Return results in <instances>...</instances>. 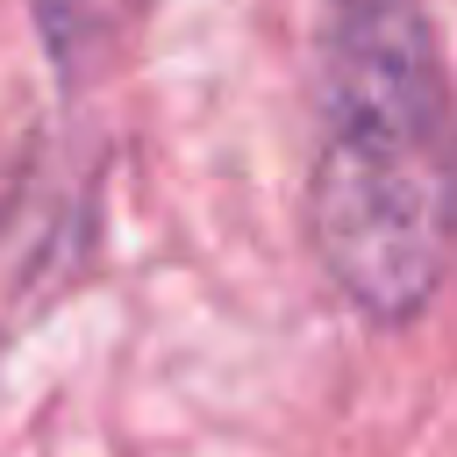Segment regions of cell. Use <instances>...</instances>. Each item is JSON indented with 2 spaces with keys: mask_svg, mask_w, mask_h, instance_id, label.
<instances>
[{
  "mask_svg": "<svg viewBox=\"0 0 457 457\" xmlns=\"http://www.w3.org/2000/svg\"><path fill=\"white\" fill-rule=\"evenodd\" d=\"M307 243L371 321H414L457 250V100L421 0H328Z\"/></svg>",
  "mask_w": 457,
  "mask_h": 457,
  "instance_id": "1",
  "label": "cell"
},
{
  "mask_svg": "<svg viewBox=\"0 0 457 457\" xmlns=\"http://www.w3.org/2000/svg\"><path fill=\"white\" fill-rule=\"evenodd\" d=\"M150 7L157 0H29V14L43 29V50L64 79H93L100 64H114Z\"/></svg>",
  "mask_w": 457,
  "mask_h": 457,
  "instance_id": "2",
  "label": "cell"
}]
</instances>
